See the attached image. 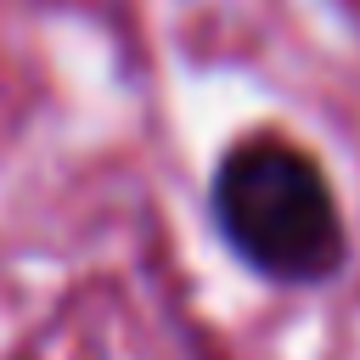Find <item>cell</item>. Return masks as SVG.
Returning <instances> with one entry per match:
<instances>
[{
    "instance_id": "1",
    "label": "cell",
    "mask_w": 360,
    "mask_h": 360,
    "mask_svg": "<svg viewBox=\"0 0 360 360\" xmlns=\"http://www.w3.org/2000/svg\"><path fill=\"white\" fill-rule=\"evenodd\" d=\"M214 219L225 242L276 281H321L343 259V219L309 152L259 135L214 174Z\"/></svg>"
}]
</instances>
